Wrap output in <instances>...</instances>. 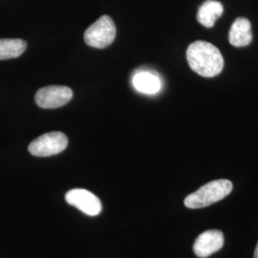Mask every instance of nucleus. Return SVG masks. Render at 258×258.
Returning a JSON list of instances; mask_svg holds the SVG:
<instances>
[{"label":"nucleus","instance_id":"f257e3e1","mask_svg":"<svg viewBox=\"0 0 258 258\" xmlns=\"http://www.w3.org/2000/svg\"><path fill=\"white\" fill-rule=\"evenodd\" d=\"M186 59L195 73L205 78L220 74L224 67V58L220 50L212 43L198 40L186 50Z\"/></svg>","mask_w":258,"mask_h":258},{"label":"nucleus","instance_id":"f03ea898","mask_svg":"<svg viewBox=\"0 0 258 258\" xmlns=\"http://www.w3.org/2000/svg\"><path fill=\"white\" fill-rule=\"evenodd\" d=\"M232 183L226 179L214 180L185 197L184 206L188 209H201L217 203L232 190Z\"/></svg>","mask_w":258,"mask_h":258},{"label":"nucleus","instance_id":"7ed1b4c3","mask_svg":"<svg viewBox=\"0 0 258 258\" xmlns=\"http://www.w3.org/2000/svg\"><path fill=\"white\" fill-rule=\"evenodd\" d=\"M116 37L114 21L108 16H102L87 28L84 33V41L87 45L103 49L109 46Z\"/></svg>","mask_w":258,"mask_h":258},{"label":"nucleus","instance_id":"20e7f679","mask_svg":"<svg viewBox=\"0 0 258 258\" xmlns=\"http://www.w3.org/2000/svg\"><path fill=\"white\" fill-rule=\"evenodd\" d=\"M68 145V139L61 132H50L39 136L29 145V152L37 157L53 156L62 152Z\"/></svg>","mask_w":258,"mask_h":258},{"label":"nucleus","instance_id":"39448f33","mask_svg":"<svg viewBox=\"0 0 258 258\" xmlns=\"http://www.w3.org/2000/svg\"><path fill=\"white\" fill-rule=\"evenodd\" d=\"M73 97V91L67 86L52 85L42 87L35 96V101L41 108H57L63 106Z\"/></svg>","mask_w":258,"mask_h":258},{"label":"nucleus","instance_id":"423d86ee","mask_svg":"<svg viewBox=\"0 0 258 258\" xmlns=\"http://www.w3.org/2000/svg\"><path fill=\"white\" fill-rule=\"evenodd\" d=\"M66 202L89 216L99 215L102 212L101 200L92 192L83 188H74L65 195Z\"/></svg>","mask_w":258,"mask_h":258},{"label":"nucleus","instance_id":"0eeeda50","mask_svg":"<svg viewBox=\"0 0 258 258\" xmlns=\"http://www.w3.org/2000/svg\"><path fill=\"white\" fill-rule=\"evenodd\" d=\"M224 234L218 230H209L202 232L194 242V253L200 258L209 257L222 249Z\"/></svg>","mask_w":258,"mask_h":258},{"label":"nucleus","instance_id":"6e6552de","mask_svg":"<svg viewBox=\"0 0 258 258\" xmlns=\"http://www.w3.org/2000/svg\"><path fill=\"white\" fill-rule=\"evenodd\" d=\"M229 40L231 45L235 47H244L249 45L252 40L251 25L249 19L238 18L232 23Z\"/></svg>","mask_w":258,"mask_h":258},{"label":"nucleus","instance_id":"1a4fd4ad","mask_svg":"<svg viewBox=\"0 0 258 258\" xmlns=\"http://www.w3.org/2000/svg\"><path fill=\"white\" fill-rule=\"evenodd\" d=\"M223 12L224 8L220 2L215 0H207L199 8L197 20L205 27H213L215 21L221 17Z\"/></svg>","mask_w":258,"mask_h":258},{"label":"nucleus","instance_id":"9d476101","mask_svg":"<svg viewBox=\"0 0 258 258\" xmlns=\"http://www.w3.org/2000/svg\"><path fill=\"white\" fill-rule=\"evenodd\" d=\"M132 83L139 92L148 95H153L159 92L162 86L158 76L147 71H141L134 75Z\"/></svg>","mask_w":258,"mask_h":258},{"label":"nucleus","instance_id":"9b49d317","mask_svg":"<svg viewBox=\"0 0 258 258\" xmlns=\"http://www.w3.org/2000/svg\"><path fill=\"white\" fill-rule=\"evenodd\" d=\"M27 43L19 38L0 39V60L15 58L22 55L26 50Z\"/></svg>","mask_w":258,"mask_h":258},{"label":"nucleus","instance_id":"f8f14e48","mask_svg":"<svg viewBox=\"0 0 258 258\" xmlns=\"http://www.w3.org/2000/svg\"><path fill=\"white\" fill-rule=\"evenodd\" d=\"M253 258H258V243L257 245H256L255 250H254V255H253Z\"/></svg>","mask_w":258,"mask_h":258}]
</instances>
